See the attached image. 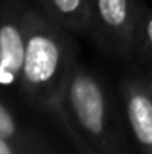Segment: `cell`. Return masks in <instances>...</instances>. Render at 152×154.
Returning a JSON list of instances; mask_svg holds the SVG:
<instances>
[{
  "label": "cell",
  "instance_id": "cell-10",
  "mask_svg": "<svg viewBox=\"0 0 152 154\" xmlns=\"http://www.w3.org/2000/svg\"><path fill=\"white\" fill-rule=\"evenodd\" d=\"M0 154H16L13 145H11V140L0 136Z\"/></svg>",
  "mask_w": 152,
  "mask_h": 154
},
{
  "label": "cell",
  "instance_id": "cell-1",
  "mask_svg": "<svg viewBox=\"0 0 152 154\" xmlns=\"http://www.w3.org/2000/svg\"><path fill=\"white\" fill-rule=\"evenodd\" d=\"M23 20L27 29L25 61L20 77L23 90L41 108L56 109L61 104L66 77L75 59L74 50L52 18L29 13Z\"/></svg>",
  "mask_w": 152,
  "mask_h": 154
},
{
  "label": "cell",
  "instance_id": "cell-7",
  "mask_svg": "<svg viewBox=\"0 0 152 154\" xmlns=\"http://www.w3.org/2000/svg\"><path fill=\"white\" fill-rule=\"evenodd\" d=\"M131 57L136 59L140 65L145 66V70L152 72V7L141 5L132 45H131Z\"/></svg>",
  "mask_w": 152,
  "mask_h": 154
},
{
  "label": "cell",
  "instance_id": "cell-5",
  "mask_svg": "<svg viewBox=\"0 0 152 154\" xmlns=\"http://www.w3.org/2000/svg\"><path fill=\"white\" fill-rule=\"evenodd\" d=\"M25 20L7 16L0 22V84H11L22 77L25 61Z\"/></svg>",
  "mask_w": 152,
  "mask_h": 154
},
{
  "label": "cell",
  "instance_id": "cell-3",
  "mask_svg": "<svg viewBox=\"0 0 152 154\" xmlns=\"http://www.w3.org/2000/svg\"><path fill=\"white\" fill-rule=\"evenodd\" d=\"M93 29L99 41L114 56L131 57L132 36L140 14L136 0H91Z\"/></svg>",
  "mask_w": 152,
  "mask_h": 154
},
{
  "label": "cell",
  "instance_id": "cell-9",
  "mask_svg": "<svg viewBox=\"0 0 152 154\" xmlns=\"http://www.w3.org/2000/svg\"><path fill=\"white\" fill-rule=\"evenodd\" d=\"M65 125L68 127V133H70L72 140L75 142V145L79 147V152H81V154H97L93 149H91V147H90V145H88V143H86V142H84V140H82V138H81V136H79V134H77L75 131H74V129L68 125V124H65Z\"/></svg>",
  "mask_w": 152,
  "mask_h": 154
},
{
  "label": "cell",
  "instance_id": "cell-6",
  "mask_svg": "<svg viewBox=\"0 0 152 154\" xmlns=\"http://www.w3.org/2000/svg\"><path fill=\"white\" fill-rule=\"evenodd\" d=\"M50 18L72 32H90L93 29L91 0H43Z\"/></svg>",
  "mask_w": 152,
  "mask_h": 154
},
{
  "label": "cell",
  "instance_id": "cell-8",
  "mask_svg": "<svg viewBox=\"0 0 152 154\" xmlns=\"http://www.w3.org/2000/svg\"><path fill=\"white\" fill-rule=\"evenodd\" d=\"M0 136L7 138V140H14L18 136V127L14 122V116L11 115V111L0 102Z\"/></svg>",
  "mask_w": 152,
  "mask_h": 154
},
{
  "label": "cell",
  "instance_id": "cell-2",
  "mask_svg": "<svg viewBox=\"0 0 152 154\" xmlns=\"http://www.w3.org/2000/svg\"><path fill=\"white\" fill-rule=\"evenodd\" d=\"M56 111L97 154H123L120 134L111 120L106 90L77 59L70 66L63 99Z\"/></svg>",
  "mask_w": 152,
  "mask_h": 154
},
{
  "label": "cell",
  "instance_id": "cell-4",
  "mask_svg": "<svg viewBox=\"0 0 152 154\" xmlns=\"http://www.w3.org/2000/svg\"><path fill=\"white\" fill-rule=\"evenodd\" d=\"M120 95L127 124L141 154H152V72L125 75Z\"/></svg>",
  "mask_w": 152,
  "mask_h": 154
}]
</instances>
